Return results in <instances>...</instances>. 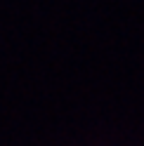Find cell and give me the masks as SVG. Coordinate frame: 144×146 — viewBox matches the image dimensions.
I'll return each instance as SVG.
<instances>
[]
</instances>
